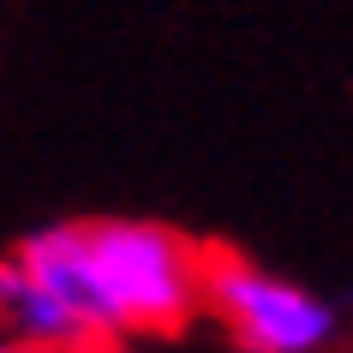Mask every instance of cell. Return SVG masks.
I'll list each match as a JSON object with an SVG mask.
<instances>
[{
    "instance_id": "obj_1",
    "label": "cell",
    "mask_w": 353,
    "mask_h": 353,
    "mask_svg": "<svg viewBox=\"0 0 353 353\" xmlns=\"http://www.w3.org/2000/svg\"><path fill=\"white\" fill-rule=\"evenodd\" d=\"M210 245L144 216H72L0 258V335L19 347H132L204 312Z\"/></svg>"
},
{
    "instance_id": "obj_2",
    "label": "cell",
    "mask_w": 353,
    "mask_h": 353,
    "mask_svg": "<svg viewBox=\"0 0 353 353\" xmlns=\"http://www.w3.org/2000/svg\"><path fill=\"white\" fill-rule=\"evenodd\" d=\"M204 312L240 353H330L341 341V305L240 252L204 258Z\"/></svg>"
},
{
    "instance_id": "obj_3",
    "label": "cell",
    "mask_w": 353,
    "mask_h": 353,
    "mask_svg": "<svg viewBox=\"0 0 353 353\" xmlns=\"http://www.w3.org/2000/svg\"><path fill=\"white\" fill-rule=\"evenodd\" d=\"M54 353H132V347H54Z\"/></svg>"
}]
</instances>
